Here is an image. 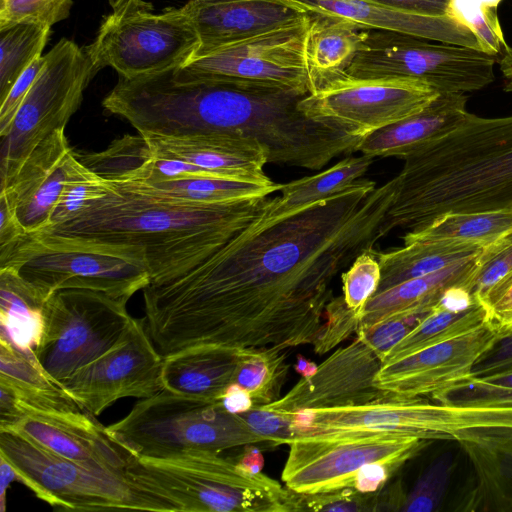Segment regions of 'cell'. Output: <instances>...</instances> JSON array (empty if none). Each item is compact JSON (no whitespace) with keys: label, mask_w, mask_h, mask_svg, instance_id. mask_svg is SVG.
Returning <instances> with one entry per match:
<instances>
[{"label":"cell","mask_w":512,"mask_h":512,"mask_svg":"<svg viewBox=\"0 0 512 512\" xmlns=\"http://www.w3.org/2000/svg\"><path fill=\"white\" fill-rule=\"evenodd\" d=\"M104 181L103 196L68 221L33 234L32 244L124 259L143 267L150 284L194 269L256 219L270 199L204 203L167 197L134 181Z\"/></svg>","instance_id":"7a4b0ae2"},{"label":"cell","mask_w":512,"mask_h":512,"mask_svg":"<svg viewBox=\"0 0 512 512\" xmlns=\"http://www.w3.org/2000/svg\"><path fill=\"white\" fill-rule=\"evenodd\" d=\"M73 0H0V29L17 24L51 27L69 17Z\"/></svg>","instance_id":"60d3db41"},{"label":"cell","mask_w":512,"mask_h":512,"mask_svg":"<svg viewBox=\"0 0 512 512\" xmlns=\"http://www.w3.org/2000/svg\"><path fill=\"white\" fill-rule=\"evenodd\" d=\"M378 491L363 493L343 488L315 494H299L301 511L376 512Z\"/></svg>","instance_id":"f6af8a7d"},{"label":"cell","mask_w":512,"mask_h":512,"mask_svg":"<svg viewBox=\"0 0 512 512\" xmlns=\"http://www.w3.org/2000/svg\"><path fill=\"white\" fill-rule=\"evenodd\" d=\"M467 99L464 93H441L422 111L363 138L357 152L403 159L457 129L469 113Z\"/></svg>","instance_id":"cb8c5ba5"},{"label":"cell","mask_w":512,"mask_h":512,"mask_svg":"<svg viewBox=\"0 0 512 512\" xmlns=\"http://www.w3.org/2000/svg\"><path fill=\"white\" fill-rule=\"evenodd\" d=\"M455 294L442 302L413 331L395 345L382 360V365L424 348L448 341L473 331L491 320L488 308L469 297L453 304Z\"/></svg>","instance_id":"4dcf8cb0"},{"label":"cell","mask_w":512,"mask_h":512,"mask_svg":"<svg viewBox=\"0 0 512 512\" xmlns=\"http://www.w3.org/2000/svg\"><path fill=\"white\" fill-rule=\"evenodd\" d=\"M288 369L285 350L275 348L238 350L232 384L239 385L248 391L255 406H262L280 398Z\"/></svg>","instance_id":"836d02e7"},{"label":"cell","mask_w":512,"mask_h":512,"mask_svg":"<svg viewBox=\"0 0 512 512\" xmlns=\"http://www.w3.org/2000/svg\"><path fill=\"white\" fill-rule=\"evenodd\" d=\"M403 160L386 234L420 230L448 212L512 207V116L468 113L457 129Z\"/></svg>","instance_id":"3957f363"},{"label":"cell","mask_w":512,"mask_h":512,"mask_svg":"<svg viewBox=\"0 0 512 512\" xmlns=\"http://www.w3.org/2000/svg\"><path fill=\"white\" fill-rule=\"evenodd\" d=\"M110 434L133 456L168 457L223 450L267 442L240 414L220 401L163 389L138 401L121 420L107 426Z\"/></svg>","instance_id":"8992f818"},{"label":"cell","mask_w":512,"mask_h":512,"mask_svg":"<svg viewBox=\"0 0 512 512\" xmlns=\"http://www.w3.org/2000/svg\"><path fill=\"white\" fill-rule=\"evenodd\" d=\"M12 431L61 457L125 470L131 454L87 411H36Z\"/></svg>","instance_id":"d6986e66"},{"label":"cell","mask_w":512,"mask_h":512,"mask_svg":"<svg viewBox=\"0 0 512 512\" xmlns=\"http://www.w3.org/2000/svg\"><path fill=\"white\" fill-rule=\"evenodd\" d=\"M0 509L6 510L7 490L12 482L18 480L17 474L9 462L0 455Z\"/></svg>","instance_id":"9f6ffc18"},{"label":"cell","mask_w":512,"mask_h":512,"mask_svg":"<svg viewBox=\"0 0 512 512\" xmlns=\"http://www.w3.org/2000/svg\"><path fill=\"white\" fill-rule=\"evenodd\" d=\"M143 137L152 154L187 161L214 176L270 180L264 173L267 152L257 141L234 135Z\"/></svg>","instance_id":"603a6c76"},{"label":"cell","mask_w":512,"mask_h":512,"mask_svg":"<svg viewBox=\"0 0 512 512\" xmlns=\"http://www.w3.org/2000/svg\"><path fill=\"white\" fill-rule=\"evenodd\" d=\"M499 70L503 78V89L512 92V48L506 47L501 53Z\"/></svg>","instance_id":"6f0895ef"},{"label":"cell","mask_w":512,"mask_h":512,"mask_svg":"<svg viewBox=\"0 0 512 512\" xmlns=\"http://www.w3.org/2000/svg\"><path fill=\"white\" fill-rule=\"evenodd\" d=\"M477 255L374 294L365 305L359 327L371 326L418 307L441 303L458 293L468 294L467 286Z\"/></svg>","instance_id":"484cf974"},{"label":"cell","mask_w":512,"mask_h":512,"mask_svg":"<svg viewBox=\"0 0 512 512\" xmlns=\"http://www.w3.org/2000/svg\"><path fill=\"white\" fill-rule=\"evenodd\" d=\"M500 424L496 408L469 403L389 397L361 405L305 410L292 415L294 438L338 433H388L459 444Z\"/></svg>","instance_id":"52a82bcc"},{"label":"cell","mask_w":512,"mask_h":512,"mask_svg":"<svg viewBox=\"0 0 512 512\" xmlns=\"http://www.w3.org/2000/svg\"><path fill=\"white\" fill-rule=\"evenodd\" d=\"M106 190L104 179L84 165L74 152L63 190L53 210L48 227L73 218L89 202L103 196Z\"/></svg>","instance_id":"74e56055"},{"label":"cell","mask_w":512,"mask_h":512,"mask_svg":"<svg viewBox=\"0 0 512 512\" xmlns=\"http://www.w3.org/2000/svg\"><path fill=\"white\" fill-rule=\"evenodd\" d=\"M483 247L463 241H415L387 251L374 249L371 252L381 268V281L376 293L473 257Z\"/></svg>","instance_id":"f1b7e54d"},{"label":"cell","mask_w":512,"mask_h":512,"mask_svg":"<svg viewBox=\"0 0 512 512\" xmlns=\"http://www.w3.org/2000/svg\"><path fill=\"white\" fill-rule=\"evenodd\" d=\"M127 298L86 289H63L44 305V326L35 354L60 383L113 347L133 317Z\"/></svg>","instance_id":"30bf717a"},{"label":"cell","mask_w":512,"mask_h":512,"mask_svg":"<svg viewBox=\"0 0 512 512\" xmlns=\"http://www.w3.org/2000/svg\"><path fill=\"white\" fill-rule=\"evenodd\" d=\"M439 94L416 79L357 78L346 73L304 96L298 107L314 121L363 139L422 111Z\"/></svg>","instance_id":"5bb4252c"},{"label":"cell","mask_w":512,"mask_h":512,"mask_svg":"<svg viewBox=\"0 0 512 512\" xmlns=\"http://www.w3.org/2000/svg\"><path fill=\"white\" fill-rule=\"evenodd\" d=\"M452 457L444 455L434 461L405 495L401 511L431 512L437 509L444 497L454 468Z\"/></svg>","instance_id":"b9f144b4"},{"label":"cell","mask_w":512,"mask_h":512,"mask_svg":"<svg viewBox=\"0 0 512 512\" xmlns=\"http://www.w3.org/2000/svg\"><path fill=\"white\" fill-rule=\"evenodd\" d=\"M512 271V230L484 246L476 257L467 293L481 303L488 292Z\"/></svg>","instance_id":"f35d334b"},{"label":"cell","mask_w":512,"mask_h":512,"mask_svg":"<svg viewBox=\"0 0 512 512\" xmlns=\"http://www.w3.org/2000/svg\"><path fill=\"white\" fill-rule=\"evenodd\" d=\"M0 455L18 481L57 510L179 512L126 470L61 457L12 431H0Z\"/></svg>","instance_id":"5b68a950"},{"label":"cell","mask_w":512,"mask_h":512,"mask_svg":"<svg viewBox=\"0 0 512 512\" xmlns=\"http://www.w3.org/2000/svg\"><path fill=\"white\" fill-rule=\"evenodd\" d=\"M240 415L255 433L263 436L274 446L288 444L294 439L292 415L269 411L260 406H255Z\"/></svg>","instance_id":"bcb514c9"},{"label":"cell","mask_w":512,"mask_h":512,"mask_svg":"<svg viewBox=\"0 0 512 512\" xmlns=\"http://www.w3.org/2000/svg\"><path fill=\"white\" fill-rule=\"evenodd\" d=\"M512 230V207L474 212H448L424 228L407 232L403 241H463L486 246Z\"/></svg>","instance_id":"1f68e13d"},{"label":"cell","mask_w":512,"mask_h":512,"mask_svg":"<svg viewBox=\"0 0 512 512\" xmlns=\"http://www.w3.org/2000/svg\"><path fill=\"white\" fill-rule=\"evenodd\" d=\"M47 297L17 270L0 269V337L21 350H34L42 336Z\"/></svg>","instance_id":"f546056e"},{"label":"cell","mask_w":512,"mask_h":512,"mask_svg":"<svg viewBox=\"0 0 512 512\" xmlns=\"http://www.w3.org/2000/svg\"><path fill=\"white\" fill-rule=\"evenodd\" d=\"M500 337L512 333V317L500 324H497Z\"/></svg>","instance_id":"6125c7cd"},{"label":"cell","mask_w":512,"mask_h":512,"mask_svg":"<svg viewBox=\"0 0 512 512\" xmlns=\"http://www.w3.org/2000/svg\"><path fill=\"white\" fill-rule=\"evenodd\" d=\"M134 182L167 197L204 203H222L268 197L275 191H280L281 188V184L274 183L272 180L255 181L215 176Z\"/></svg>","instance_id":"d6a6232c"},{"label":"cell","mask_w":512,"mask_h":512,"mask_svg":"<svg viewBox=\"0 0 512 512\" xmlns=\"http://www.w3.org/2000/svg\"><path fill=\"white\" fill-rule=\"evenodd\" d=\"M126 473L171 500L179 512H298L299 493L263 474H248L219 453L131 455Z\"/></svg>","instance_id":"277c9868"},{"label":"cell","mask_w":512,"mask_h":512,"mask_svg":"<svg viewBox=\"0 0 512 512\" xmlns=\"http://www.w3.org/2000/svg\"><path fill=\"white\" fill-rule=\"evenodd\" d=\"M382 363L358 336L338 348L315 373L300 380L283 396L260 407L293 415L305 410L366 404L392 397L375 384Z\"/></svg>","instance_id":"ac0fdd59"},{"label":"cell","mask_w":512,"mask_h":512,"mask_svg":"<svg viewBox=\"0 0 512 512\" xmlns=\"http://www.w3.org/2000/svg\"><path fill=\"white\" fill-rule=\"evenodd\" d=\"M199 38L177 8L160 14L136 9L106 16L95 40L84 47L95 68L112 67L120 77L161 73L185 64Z\"/></svg>","instance_id":"8fae6325"},{"label":"cell","mask_w":512,"mask_h":512,"mask_svg":"<svg viewBox=\"0 0 512 512\" xmlns=\"http://www.w3.org/2000/svg\"><path fill=\"white\" fill-rule=\"evenodd\" d=\"M405 494L400 482L378 491L377 511H401Z\"/></svg>","instance_id":"db71d44e"},{"label":"cell","mask_w":512,"mask_h":512,"mask_svg":"<svg viewBox=\"0 0 512 512\" xmlns=\"http://www.w3.org/2000/svg\"><path fill=\"white\" fill-rule=\"evenodd\" d=\"M50 28L35 24H17L0 29V102L17 79L42 55Z\"/></svg>","instance_id":"e575fe53"},{"label":"cell","mask_w":512,"mask_h":512,"mask_svg":"<svg viewBox=\"0 0 512 512\" xmlns=\"http://www.w3.org/2000/svg\"><path fill=\"white\" fill-rule=\"evenodd\" d=\"M343 297L349 309L361 318L368 300L377 292L381 268L372 252L359 255L349 269L341 273Z\"/></svg>","instance_id":"7bdbcfd3"},{"label":"cell","mask_w":512,"mask_h":512,"mask_svg":"<svg viewBox=\"0 0 512 512\" xmlns=\"http://www.w3.org/2000/svg\"><path fill=\"white\" fill-rule=\"evenodd\" d=\"M398 469L383 462L366 464L357 473L353 488L363 493L377 492L386 486Z\"/></svg>","instance_id":"f907efd6"},{"label":"cell","mask_w":512,"mask_h":512,"mask_svg":"<svg viewBox=\"0 0 512 512\" xmlns=\"http://www.w3.org/2000/svg\"><path fill=\"white\" fill-rule=\"evenodd\" d=\"M324 321L320 332L312 344L316 354H325L332 348L357 333L360 317L349 309L344 297H333L325 309Z\"/></svg>","instance_id":"ee69618b"},{"label":"cell","mask_w":512,"mask_h":512,"mask_svg":"<svg viewBox=\"0 0 512 512\" xmlns=\"http://www.w3.org/2000/svg\"><path fill=\"white\" fill-rule=\"evenodd\" d=\"M45 62V56L41 55L22 73L17 79L7 96L0 102V137H4L13 122V119L32 86L36 76Z\"/></svg>","instance_id":"7dc6e473"},{"label":"cell","mask_w":512,"mask_h":512,"mask_svg":"<svg viewBox=\"0 0 512 512\" xmlns=\"http://www.w3.org/2000/svg\"><path fill=\"white\" fill-rule=\"evenodd\" d=\"M220 402L227 411L234 414L244 413L255 406L249 392L236 384L226 389Z\"/></svg>","instance_id":"f5cc1de1"},{"label":"cell","mask_w":512,"mask_h":512,"mask_svg":"<svg viewBox=\"0 0 512 512\" xmlns=\"http://www.w3.org/2000/svg\"><path fill=\"white\" fill-rule=\"evenodd\" d=\"M499 338L497 324L489 320L462 336L383 364L375 384L394 398L440 402L472 376L475 364Z\"/></svg>","instance_id":"e0dca14e"},{"label":"cell","mask_w":512,"mask_h":512,"mask_svg":"<svg viewBox=\"0 0 512 512\" xmlns=\"http://www.w3.org/2000/svg\"><path fill=\"white\" fill-rule=\"evenodd\" d=\"M44 56V65L1 138L0 185L17 173L41 142L66 127L82 102L84 90L99 72L85 48L66 38Z\"/></svg>","instance_id":"9c48e42d"},{"label":"cell","mask_w":512,"mask_h":512,"mask_svg":"<svg viewBox=\"0 0 512 512\" xmlns=\"http://www.w3.org/2000/svg\"><path fill=\"white\" fill-rule=\"evenodd\" d=\"M409 12L422 15L451 16L450 0H374Z\"/></svg>","instance_id":"816d5d0a"},{"label":"cell","mask_w":512,"mask_h":512,"mask_svg":"<svg viewBox=\"0 0 512 512\" xmlns=\"http://www.w3.org/2000/svg\"><path fill=\"white\" fill-rule=\"evenodd\" d=\"M309 21L308 13L298 22L194 55L176 70L185 76L308 95L306 40Z\"/></svg>","instance_id":"4fadbf2b"},{"label":"cell","mask_w":512,"mask_h":512,"mask_svg":"<svg viewBox=\"0 0 512 512\" xmlns=\"http://www.w3.org/2000/svg\"><path fill=\"white\" fill-rule=\"evenodd\" d=\"M502 0H450L451 16L466 26L480 50L498 56L507 47L498 18Z\"/></svg>","instance_id":"8d00e7d4"},{"label":"cell","mask_w":512,"mask_h":512,"mask_svg":"<svg viewBox=\"0 0 512 512\" xmlns=\"http://www.w3.org/2000/svg\"><path fill=\"white\" fill-rule=\"evenodd\" d=\"M0 384L29 394H68L42 367L34 350H21L2 337Z\"/></svg>","instance_id":"d590c367"},{"label":"cell","mask_w":512,"mask_h":512,"mask_svg":"<svg viewBox=\"0 0 512 512\" xmlns=\"http://www.w3.org/2000/svg\"><path fill=\"white\" fill-rule=\"evenodd\" d=\"M495 62V56L479 49L367 29L346 73L357 78H411L440 94H465L494 81Z\"/></svg>","instance_id":"ba28073f"},{"label":"cell","mask_w":512,"mask_h":512,"mask_svg":"<svg viewBox=\"0 0 512 512\" xmlns=\"http://www.w3.org/2000/svg\"><path fill=\"white\" fill-rule=\"evenodd\" d=\"M309 14L306 65L312 93L346 74L367 29L340 18Z\"/></svg>","instance_id":"4316f807"},{"label":"cell","mask_w":512,"mask_h":512,"mask_svg":"<svg viewBox=\"0 0 512 512\" xmlns=\"http://www.w3.org/2000/svg\"><path fill=\"white\" fill-rule=\"evenodd\" d=\"M491 320L500 324L512 317V271L501 279L485 296Z\"/></svg>","instance_id":"681fc988"},{"label":"cell","mask_w":512,"mask_h":512,"mask_svg":"<svg viewBox=\"0 0 512 512\" xmlns=\"http://www.w3.org/2000/svg\"><path fill=\"white\" fill-rule=\"evenodd\" d=\"M307 13L328 15L363 29L393 31L479 49L473 33L453 17L402 10L374 0H283Z\"/></svg>","instance_id":"7402d4cb"},{"label":"cell","mask_w":512,"mask_h":512,"mask_svg":"<svg viewBox=\"0 0 512 512\" xmlns=\"http://www.w3.org/2000/svg\"><path fill=\"white\" fill-rule=\"evenodd\" d=\"M163 361L145 321L133 318L113 347L60 384L83 410L98 416L122 398L143 399L163 390Z\"/></svg>","instance_id":"9a60e30c"},{"label":"cell","mask_w":512,"mask_h":512,"mask_svg":"<svg viewBox=\"0 0 512 512\" xmlns=\"http://www.w3.org/2000/svg\"><path fill=\"white\" fill-rule=\"evenodd\" d=\"M238 350L215 346H194L164 357V389L173 393L220 401L232 384Z\"/></svg>","instance_id":"d4e9b609"},{"label":"cell","mask_w":512,"mask_h":512,"mask_svg":"<svg viewBox=\"0 0 512 512\" xmlns=\"http://www.w3.org/2000/svg\"><path fill=\"white\" fill-rule=\"evenodd\" d=\"M372 162L363 154L346 157L323 172L281 184V196L270 198L251 225L263 227L344 190L362 178Z\"/></svg>","instance_id":"83f0119b"},{"label":"cell","mask_w":512,"mask_h":512,"mask_svg":"<svg viewBox=\"0 0 512 512\" xmlns=\"http://www.w3.org/2000/svg\"><path fill=\"white\" fill-rule=\"evenodd\" d=\"M255 444H247L238 459L236 465L248 474H258L264 466V458Z\"/></svg>","instance_id":"11a10c76"},{"label":"cell","mask_w":512,"mask_h":512,"mask_svg":"<svg viewBox=\"0 0 512 512\" xmlns=\"http://www.w3.org/2000/svg\"><path fill=\"white\" fill-rule=\"evenodd\" d=\"M112 12L124 13L136 9H151L153 6L142 0H108Z\"/></svg>","instance_id":"680465c9"},{"label":"cell","mask_w":512,"mask_h":512,"mask_svg":"<svg viewBox=\"0 0 512 512\" xmlns=\"http://www.w3.org/2000/svg\"><path fill=\"white\" fill-rule=\"evenodd\" d=\"M177 9L199 38L194 55L298 22L308 15L283 0H189Z\"/></svg>","instance_id":"44dd1931"},{"label":"cell","mask_w":512,"mask_h":512,"mask_svg":"<svg viewBox=\"0 0 512 512\" xmlns=\"http://www.w3.org/2000/svg\"><path fill=\"white\" fill-rule=\"evenodd\" d=\"M73 154L65 128L58 129L31 152L7 183L0 185V198L28 232L36 234L50 225Z\"/></svg>","instance_id":"ffe728a7"},{"label":"cell","mask_w":512,"mask_h":512,"mask_svg":"<svg viewBox=\"0 0 512 512\" xmlns=\"http://www.w3.org/2000/svg\"><path fill=\"white\" fill-rule=\"evenodd\" d=\"M473 378V377H472ZM478 382L481 384L495 388V389H502V390H512V373L504 374V375H498L483 379H477Z\"/></svg>","instance_id":"91938a15"},{"label":"cell","mask_w":512,"mask_h":512,"mask_svg":"<svg viewBox=\"0 0 512 512\" xmlns=\"http://www.w3.org/2000/svg\"><path fill=\"white\" fill-rule=\"evenodd\" d=\"M318 365L313 361L306 359L305 357L298 355L294 368L301 378H307L313 375Z\"/></svg>","instance_id":"94428289"},{"label":"cell","mask_w":512,"mask_h":512,"mask_svg":"<svg viewBox=\"0 0 512 512\" xmlns=\"http://www.w3.org/2000/svg\"><path fill=\"white\" fill-rule=\"evenodd\" d=\"M430 441L388 433L348 432L296 437L287 445L281 479L299 494L353 488L359 470L383 462L397 468L414 458Z\"/></svg>","instance_id":"7c38bea8"},{"label":"cell","mask_w":512,"mask_h":512,"mask_svg":"<svg viewBox=\"0 0 512 512\" xmlns=\"http://www.w3.org/2000/svg\"><path fill=\"white\" fill-rule=\"evenodd\" d=\"M512 373V333L504 335L475 364L473 378L483 379Z\"/></svg>","instance_id":"c3c4849f"},{"label":"cell","mask_w":512,"mask_h":512,"mask_svg":"<svg viewBox=\"0 0 512 512\" xmlns=\"http://www.w3.org/2000/svg\"><path fill=\"white\" fill-rule=\"evenodd\" d=\"M358 179L263 227L251 223L184 275L143 290L163 357L194 346L286 350L313 344L336 276L375 249L396 193Z\"/></svg>","instance_id":"6da1fadb"},{"label":"cell","mask_w":512,"mask_h":512,"mask_svg":"<svg viewBox=\"0 0 512 512\" xmlns=\"http://www.w3.org/2000/svg\"><path fill=\"white\" fill-rule=\"evenodd\" d=\"M441 303L418 307L390 316L371 326L359 327L356 334L382 363L387 353L432 314Z\"/></svg>","instance_id":"ab89813d"},{"label":"cell","mask_w":512,"mask_h":512,"mask_svg":"<svg viewBox=\"0 0 512 512\" xmlns=\"http://www.w3.org/2000/svg\"><path fill=\"white\" fill-rule=\"evenodd\" d=\"M31 238L1 268L16 269L47 298L63 289H86L130 299L150 284L148 272L135 263L98 252L41 248Z\"/></svg>","instance_id":"2e32d148"}]
</instances>
